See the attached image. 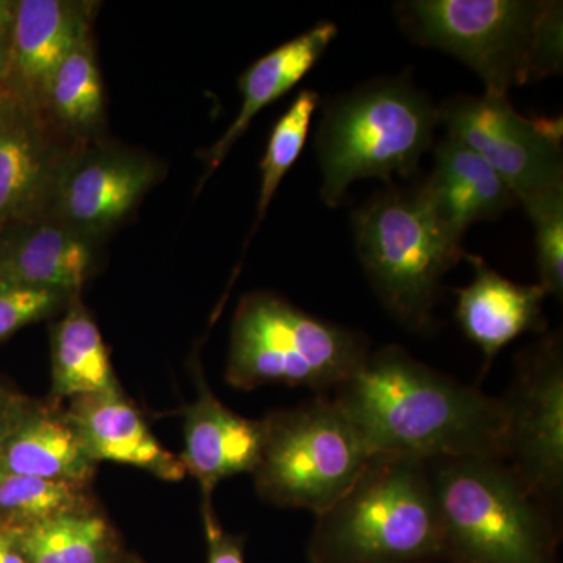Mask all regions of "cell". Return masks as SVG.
Segmentation results:
<instances>
[{"mask_svg":"<svg viewBox=\"0 0 563 563\" xmlns=\"http://www.w3.org/2000/svg\"><path fill=\"white\" fill-rule=\"evenodd\" d=\"M84 485L0 473V529L18 532L66 514L87 512Z\"/></svg>","mask_w":563,"mask_h":563,"instance_id":"cb8c5ba5","label":"cell"},{"mask_svg":"<svg viewBox=\"0 0 563 563\" xmlns=\"http://www.w3.org/2000/svg\"><path fill=\"white\" fill-rule=\"evenodd\" d=\"M321 96L314 90H301L298 92L290 107L274 122L269 133L265 155L261 163V195H258L257 213L254 225L244 242V251L250 246L255 232L261 228L262 221L268 213L269 206L282 180L298 162L299 155L306 146L310 125L317 110L320 109Z\"/></svg>","mask_w":563,"mask_h":563,"instance_id":"d4e9b609","label":"cell"},{"mask_svg":"<svg viewBox=\"0 0 563 563\" xmlns=\"http://www.w3.org/2000/svg\"><path fill=\"white\" fill-rule=\"evenodd\" d=\"M517 377L506 410L504 457L539 498L563 481V350L550 333L518 355Z\"/></svg>","mask_w":563,"mask_h":563,"instance_id":"8fae6325","label":"cell"},{"mask_svg":"<svg viewBox=\"0 0 563 563\" xmlns=\"http://www.w3.org/2000/svg\"><path fill=\"white\" fill-rule=\"evenodd\" d=\"M443 548L426 461L374 455L346 495L318 515L312 553L317 563H409Z\"/></svg>","mask_w":563,"mask_h":563,"instance_id":"277c9868","label":"cell"},{"mask_svg":"<svg viewBox=\"0 0 563 563\" xmlns=\"http://www.w3.org/2000/svg\"><path fill=\"white\" fill-rule=\"evenodd\" d=\"M209 563H244L242 548L231 536H225L213 518L207 517Z\"/></svg>","mask_w":563,"mask_h":563,"instance_id":"83f0119b","label":"cell"},{"mask_svg":"<svg viewBox=\"0 0 563 563\" xmlns=\"http://www.w3.org/2000/svg\"><path fill=\"white\" fill-rule=\"evenodd\" d=\"M165 174L158 158L109 140L76 147L63 163L46 220L102 244Z\"/></svg>","mask_w":563,"mask_h":563,"instance_id":"30bf717a","label":"cell"},{"mask_svg":"<svg viewBox=\"0 0 563 563\" xmlns=\"http://www.w3.org/2000/svg\"><path fill=\"white\" fill-rule=\"evenodd\" d=\"M52 391L58 398H80L118 390L109 351L98 324L79 296L52 328Z\"/></svg>","mask_w":563,"mask_h":563,"instance_id":"7402d4cb","label":"cell"},{"mask_svg":"<svg viewBox=\"0 0 563 563\" xmlns=\"http://www.w3.org/2000/svg\"><path fill=\"white\" fill-rule=\"evenodd\" d=\"M355 252L388 313L413 332L431 331L444 274L468 261L433 220L420 185L388 187L351 214Z\"/></svg>","mask_w":563,"mask_h":563,"instance_id":"5b68a950","label":"cell"},{"mask_svg":"<svg viewBox=\"0 0 563 563\" xmlns=\"http://www.w3.org/2000/svg\"><path fill=\"white\" fill-rule=\"evenodd\" d=\"M101 244L52 220L0 231V284L77 296L95 274Z\"/></svg>","mask_w":563,"mask_h":563,"instance_id":"9a60e30c","label":"cell"},{"mask_svg":"<svg viewBox=\"0 0 563 563\" xmlns=\"http://www.w3.org/2000/svg\"><path fill=\"white\" fill-rule=\"evenodd\" d=\"M99 5L90 0H14L5 90L43 111L52 77L74 47L92 35Z\"/></svg>","mask_w":563,"mask_h":563,"instance_id":"4fadbf2b","label":"cell"},{"mask_svg":"<svg viewBox=\"0 0 563 563\" xmlns=\"http://www.w3.org/2000/svg\"><path fill=\"white\" fill-rule=\"evenodd\" d=\"M336 35L339 25L335 22L318 21L312 29L280 44L244 70L239 80L242 107L221 139L202 152L201 158L206 169L199 180L198 192L211 174L220 168L236 141L247 132L255 117L290 92L320 63Z\"/></svg>","mask_w":563,"mask_h":563,"instance_id":"e0dca14e","label":"cell"},{"mask_svg":"<svg viewBox=\"0 0 563 563\" xmlns=\"http://www.w3.org/2000/svg\"><path fill=\"white\" fill-rule=\"evenodd\" d=\"M70 146L43 111L0 91V231L46 220Z\"/></svg>","mask_w":563,"mask_h":563,"instance_id":"7c38bea8","label":"cell"},{"mask_svg":"<svg viewBox=\"0 0 563 563\" xmlns=\"http://www.w3.org/2000/svg\"><path fill=\"white\" fill-rule=\"evenodd\" d=\"M368 354L363 333L272 292H254L233 317L228 379L242 388L284 384L322 391L346 383Z\"/></svg>","mask_w":563,"mask_h":563,"instance_id":"8992f818","label":"cell"},{"mask_svg":"<svg viewBox=\"0 0 563 563\" xmlns=\"http://www.w3.org/2000/svg\"><path fill=\"white\" fill-rule=\"evenodd\" d=\"M313 146L320 166V198L329 209L344 201L354 181L412 179L433 150L439 106L412 73L363 81L320 103Z\"/></svg>","mask_w":563,"mask_h":563,"instance_id":"3957f363","label":"cell"},{"mask_svg":"<svg viewBox=\"0 0 563 563\" xmlns=\"http://www.w3.org/2000/svg\"><path fill=\"white\" fill-rule=\"evenodd\" d=\"M333 401L372 457H504L503 399L457 383L398 344L369 352Z\"/></svg>","mask_w":563,"mask_h":563,"instance_id":"6da1fadb","label":"cell"},{"mask_svg":"<svg viewBox=\"0 0 563 563\" xmlns=\"http://www.w3.org/2000/svg\"><path fill=\"white\" fill-rule=\"evenodd\" d=\"M474 277L468 287L454 290L455 318L470 342L488 363L515 339L547 328L543 301L547 291L537 285L517 284L501 276L479 255L470 254Z\"/></svg>","mask_w":563,"mask_h":563,"instance_id":"2e32d148","label":"cell"},{"mask_svg":"<svg viewBox=\"0 0 563 563\" xmlns=\"http://www.w3.org/2000/svg\"><path fill=\"white\" fill-rule=\"evenodd\" d=\"M11 402L3 391L0 390V444H2L3 433H5L7 420H9Z\"/></svg>","mask_w":563,"mask_h":563,"instance_id":"4dcf8cb0","label":"cell"},{"mask_svg":"<svg viewBox=\"0 0 563 563\" xmlns=\"http://www.w3.org/2000/svg\"><path fill=\"white\" fill-rule=\"evenodd\" d=\"M433 220L451 243L477 222L496 221L518 206L509 185L468 146L446 135L433 146V168L418 181Z\"/></svg>","mask_w":563,"mask_h":563,"instance_id":"5bb4252c","label":"cell"},{"mask_svg":"<svg viewBox=\"0 0 563 563\" xmlns=\"http://www.w3.org/2000/svg\"><path fill=\"white\" fill-rule=\"evenodd\" d=\"M265 442V422L251 421L222 406L207 388L185 418V468L203 490L235 474L255 472Z\"/></svg>","mask_w":563,"mask_h":563,"instance_id":"ffe728a7","label":"cell"},{"mask_svg":"<svg viewBox=\"0 0 563 563\" xmlns=\"http://www.w3.org/2000/svg\"><path fill=\"white\" fill-rule=\"evenodd\" d=\"M265 422L258 488L280 506L321 515L358 479L372 454L333 399L317 398Z\"/></svg>","mask_w":563,"mask_h":563,"instance_id":"ba28073f","label":"cell"},{"mask_svg":"<svg viewBox=\"0 0 563 563\" xmlns=\"http://www.w3.org/2000/svg\"><path fill=\"white\" fill-rule=\"evenodd\" d=\"M444 547L470 563H548L539 496L498 457L444 459L432 476Z\"/></svg>","mask_w":563,"mask_h":563,"instance_id":"52a82bcc","label":"cell"},{"mask_svg":"<svg viewBox=\"0 0 563 563\" xmlns=\"http://www.w3.org/2000/svg\"><path fill=\"white\" fill-rule=\"evenodd\" d=\"M95 463L68 413L11 404L0 444V473L85 485Z\"/></svg>","mask_w":563,"mask_h":563,"instance_id":"d6986e66","label":"cell"},{"mask_svg":"<svg viewBox=\"0 0 563 563\" xmlns=\"http://www.w3.org/2000/svg\"><path fill=\"white\" fill-rule=\"evenodd\" d=\"M533 229L539 285L562 299L563 295V188L533 196L520 203Z\"/></svg>","mask_w":563,"mask_h":563,"instance_id":"484cf974","label":"cell"},{"mask_svg":"<svg viewBox=\"0 0 563 563\" xmlns=\"http://www.w3.org/2000/svg\"><path fill=\"white\" fill-rule=\"evenodd\" d=\"M396 24L413 44L462 62L485 92L562 73L563 7L558 0H402Z\"/></svg>","mask_w":563,"mask_h":563,"instance_id":"7a4b0ae2","label":"cell"},{"mask_svg":"<svg viewBox=\"0 0 563 563\" xmlns=\"http://www.w3.org/2000/svg\"><path fill=\"white\" fill-rule=\"evenodd\" d=\"M0 563H29L18 548L13 533L0 529Z\"/></svg>","mask_w":563,"mask_h":563,"instance_id":"f546056e","label":"cell"},{"mask_svg":"<svg viewBox=\"0 0 563 563\" xmlns=\"http://www.w3.org/2000/svg\"><path fill=\"white\" fill-rule=\"evenodd\" d=\"M446 135L479 154L509 185L518 206L563 188L562 118L525 117L509 96L455 95L439 106Z\"/></svg>","mask_w":563,"mask_h":563,"instance_id":"9c48e42d","label":"cell"},{"mask_svg":"<svg viewBox=\"0 0 563 563\" xmlns=\"http://www.w3.org/2000/svg\"><path fill=\"white\" fill-rule=\"evenodd\" d=\"M43 113L70 146L107 140L106 91L92 35L74 47L52 77Z\"/></svg>","mask_w":563,"mask_h":563,"instance_id":"44dd1931","label":"cell"},{"mask_svg":"<svg viewBox=\"0 0 563 563\" xmlns=\"http://www.w3.org/2000/svg\"><path fill=\"white\" fill-rule=\"evenodd\" d=\"M13 533L29 563H107L109 525L98 515L66 514Z\"/></svg>","mask_w":563,"mask_h":563,"instance_id":"603a6c76","label":"cell"},{"mask_svg":"<svg viewBox=\"0 0 563 563\" xmlns=\"http://www.w3.org/2000/svg\"><path fill=\"white\" fill-rule=\"evenodd\" d=\"M13 22L14 0H0V91L9 79Z\"/></svg>","mask_w":563,"mask_h":563,"instance_id":"f1b7e54d","label":"cell"},{"mask_svg":"<svg viewBox=\"0 0 563 563\" xmlns=\"http://www.w3.org/2000/svg\"><path fill=\"white\" fill-rule=\"evenodd\" d=\"M68 417L95 462L136 466L169 483L188 473L181 459L163 448L120 390L74 398Z\"/></svg>","mask_w":563,"mask_h":563,"instance_id":"ac0fdd59","label":"cell"},{"mask_svg":"<svg viewBox=\"0 0 563 563\" xmlns=\"http://www.w3.org/2000/svg\"><path fill=\"white\" fill-rule=\"evenodd\" d=\"M73 298L76 296L62 291L0 284V343L25 325L51 317L62 307H68Z\"/></svg>","mask_w":563,"mask_h":563,"instance_id":"4316f807","label":"cell"}]
</instances>
